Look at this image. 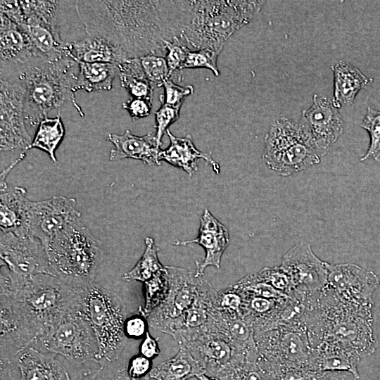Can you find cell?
Returning <instances> with one entry per match:
<instances>
[{"mask_svg": "<svg viewBox=\"0 0 380 380\" xmlns=\"http://www.w3.org/2000/svg\"><path fill=\"white\" fill-rule=\"evenodd\" d=\"M74 6L87 34L135 58L165 57L167 44L180 41L186 1L80 0Z\"/></svg>", "mask_w": 380, "mask_h": 380, "instance_id": "1", "label": "cell"}, {"mask_svg": "<svg viewBox=\"0 0 380 380\" xmlns=\"http://www.w3.org/2000/svg\"><path fill=\"white\" fill-rule=\"evenodd\" d=\"M85 287L41 274L1 295V349L15 357L34 347L65 315L83 310Z\"/></svg>", "mask_w": 380, "mask_h": 380, "instance_id": "2", "label": "cell"}, {"mask_svg": "<svg viewBox=\"0 0 380 380\" xmlns=\"http://www.w3.org/2000/svg\"><path fill=\"white\" fill-rule=\"evenodd\" d=\"M372 305L341 298L324 287L309 299L305 319L312 348L334 343L361 358L376 350Z\"/></svg>", "mask_w": 380, "mask_h": 380, "instance_id": "3", "label": "cell"}, {"mask_svg": "<svg viewBox=\"0 0 380 380\" xmlns=\"http://www.w3.org/2000/svg\"><path fill=\"white\" fill-rule=\"evenodd\" d=\"M19 77L25 89L24 113L30 126H38L48 113L70 101L80 116L84 113L76 101L79 64L65 56L56 59L32 56L18 63Z\"/></svg>", "mask_w": 380, "mask_h": 380, "instance_id": "4", "label": "cell"}, {"mask_svg": "<svg viewBox=\"0 0 380 380\" xmlns=\"http://www.w3.org/2000/svg\"><path fill=\"white\" fill-rule=\"evenodd\" d=\"M262 1H189L180 42L218 54L228 39L260 11Z\"/></svg>", "mask_w": 380, "mask_h": 380, "instance_id": "5", "label": "cell"}, {"mask_svg": "<svg viewBox=\"0 0 380 380\" xmlns=\"http://www.w3.org/2000/svg\"><path fill=\"white\" fill-rule=\"evenodd\" d=\"M46 251L56 277L77 287L94 283L102 258L101 243L80 221L59 233Z\"/></svg>", "mask_w": 380, "mask_h": 380, "instance_id": "6", "label": "cell"}, {"mask_svg": "<svg viewBox=\"0 0 380 380\" xmlns=\"http://www.w3.org/2000/svg\"><path fill=\"white\" fill-rule=\"evenodd\" d=\"M82 305L98 342L96 362L103 367L115 360L125 346V306L118 294L94 282L84 288Z\"/></svg>", "mask_w": 380, "mask_h": 380, "instance_id": "7", "label": "cell"}, {"mask_svg": "<svg viewBox=\"0 0 380 380\" xmlns=\"http://www.w3.org/2000/svg\"><path fill=\"white\" fill-rule=\"evenodd\" d=\"M0 148L1 158L11 156V167L22 160L32 140L25 127V89L19 77L18 63L1 62Z\"/></svg>", "mask_w": 380, "mask_h": 380, "instance_id": "8", "label": "cell"}, {"mask_svg": "<svg viewBox=\"0 0 380 380\" xmlns=\"http://www.w3.org/2000/svg\"><path fill=\"white\" fill-rule=\"evenodd\" d=\"M265 143L262 155L265 163L283 177L317 165L324 156L298 124L286 118L274 120L265 136Z\"/></svg>", "mask_w": 380, "mask_h": 380, "instance_id": "9", "label": "cell"}, {"mask_svg": "<svg viewBox=\"0 0 380 380\" xmlns=\"http://www.w3.org/2000/svg\"><path fill=\"white\" fill-rule=\"evenodd\" d=\"M0 258L2 291L17 289L38 274L55 276L46 250L29 234L1 232Z\"/></svg>", "mask_w": 380, "mask_h": 380, "instance_id": "10", "label": "cell"}, {"mask_svg": "<svg viewBox=\"0 0 380 380\" xmlns=\"http://www.w3.org/2000/svg\"><path fill=\"white\" fill-rule=\"evenodd\" d=\"M36 346L77 363L96 362L99 353L96 335L83 310L65 315Z\"/></svg>", "mask_w": 380, "mask_h": 380, "instance_id": "11", "label": "cell"}, {"mask_svg": "<svg viewBox=\"0 0 380 380\" xmlns=\"http://www.w3.org/2000/svg\"><path fill=\"white\" fill-rule=\"evenodd\" d=\"M261 356L268 362L310 370L312 348L305 324L255 332Z\"/></svg>", "mask_w": 380, "mask_h": 380, "instance_id": "12", "label": "cell"}, {"mask_svg": "<svg viewBox=\"0 0 380 380\" xmlns=\"http://www.w3.org/2000/svg\"><path fill=\"white\" fill-rule=\"evenodd\" d=\"M185 347L201 367L203 373L217 377L239 355L231 339L216 327L206 324L197 329H184L172 336Z\"/></svg>", "mask_w": 380, "mask_h": 380, "instance_id": "13", "label": "cell"}, {"mask_svg": "<svg viewBox=\"0 0 380 380\" xmlns=\"http://www.w3.org/2000/svg\"><path fill=\"white\" fill-rule=\"evenodd\" d=\"M170 291L165 300L146 318L148 326L172 336L182 328V315L195 302L201 277L186 269L165 266Z\"/></svg>", "mask_w": 380, "mask_h": 380, "instance_id": "14", "label": "cell"}, {"mask_svg": "<svg viewBox=\"0 0 380 380\" xmlns=\"http://www.w3.org/2000/svg\"><path fill=\"white\" fill-rule=\"evenodd\" d=\"M80 217L72 198L56 196L43 201L28 200L24 228L47 251L52 240L66 227L80 221Z\"/></svg>", "mask_w": 380, "mask_h": 380, "instance_id": "15", "label": "cell"}, {"mask_svg": "<svg viewBox=\"0 0 380 380\" xmlns=\"http://www.w3.org/2000/svg\"><path fill=\"white\" fill-rule=\"evenodd\" d=\"M326 262L312 251L311 246L300 241L282 257L280 267L289 274L294 296H310L321 291L327 281Z\"/></svg>", "mask_w": 380, "mask_h": 380, "instance_id": "16", "label": "cell"}, {"mask_svg": "<svg viewBox=\"0 0 380 380\" xmlns=\"http://www.w3.org/2000/svg\"><path fill=\"white\" fill-rule=\"evenodd\" d=\"M338 107L329 98L315 94L312 105L302 113L298 125L324 156L343 131Z\"/></svg>", "mask_w": 380, "mask_h": 380, "instance_id": "17", "label": "cell"}, {"mask_svg": "<svg viewBox=\"0 0 380 380\" xmlns=\"http://www.w3.org/2000/svg\"><path fill=\"white\" fill-rule=\"evenodd\" d=\"M326 288L342 299L373 305V293L379 284V279L374 272L352 263L326 262Z\"/></svg>", "mask_w": 380, "mask_h": 380, "instance_id": "18", "label": "cell"}, {"mask_svg": "<svg viewBox=\"0 0 380 380\" xmlns=\"http://www.w3.org/2000/svg\"><path fill=\"white\" fill-rule=\"evenodd\" d=\"M229 241V234L226 227L219 222L208 209H205L201 218L198 236L189 241L176 240L172 243L175 246H187L196 243L202 246L205 252L201 261H196L195 276L201 277L208 266L220 268L222 256Z\"/></svg>", "mask_w": 380, "mask_h": 380, "instance_id": "19", "label": "cell"}, {"mask_svg": "<svg viewBox=\"0 0 380 380\" xmlns=\"http://www.w3.org/2000/svg\"><path fill=\"white\" fill-rule=\"evenodd\" d=\"M107 140L114 146L109 155L111 161L132 158L151 166L160 165V145L152 133L137 136L127 129L121 134H108Z\"/></svg>", "mask_w": 380, "mask_h": 380, "instance_id": "20", "label": "cell"}, {"mask_svg": "<svg viewBox=\"0 0 380 380\" xmlns=\"http://www.w3.org/2000/svg\"><path fill=\"white\" fill-rule=\"evenodd\" d=\"M20 370L19 380H70L68 372L53 353L27 348L15 357Z\"/></svg>", "mask_w": 380, "mask_h": 380, "instance_id": "21", "label": "cell"}, {"mask_svg": "<svg viewBox=\"0 0 380 380\" xmlns=\"http://www.w3.org/2000/svg\"><path fill=\"white\" fill-rule=\"evenodd\" d=\"M170 138L169 146L160 150L159 160L184 170L191 177L198 170V159H203L210 164L216 173L220 170V165L211 156V153H204L198 151L194 146L192 137L187 134L184 137H177L173 135L169 129L166 132Z\"/></svg>", "mask_w": 380, "mask_h": 380, "instance_id": "22", "label": "cell"}, {"mask_svg": "<svg viewBox=\"0 0 380 380\" xmlns=\"http://www.w3.org/2000/svg\"><path fill=\"white\" fill-rule=\"evenodd\" d=\"M66 55L77 63H112L120 64L129 58L122 50L107 40L87 34L79 40L67 42Z\"/></svg>", "mask_w": 380, "mask_h": 380, "instance_id": "23", "label": "cell"}, {"mask_svg": "<svg viewBox=\"0 0 380 380\" xmlns=\"http://www.w3.org/2000/svg\"><path fill=\"white\" fill-rule=\"evenodd\" d=\"M361 357L356 353L334 343H322L312 348L310 370L341 372L360 379L357 365Z\"/></svg>", "mask_w": 380, "mask_h": 380, "instance_id": "24", "label": "cell"}, {"mask_svg": "<svg viewBox=\"0 0 380 380\" xmlns=\"http://www.w3.org/2000/svg\"><path fill=\"white\" fill-rule=\"evenodd\" d=\"M1 62L23 63L34 56L25 32L4 14L0 15Z\"/></svg>", "mask_w": 380, "mask_h": 380, "instance_id": "25", "label": "cell"}, {"mask_svg": "<svg viewBox=\"0 0 380 380\" xmlns=\"http://www.w3.org/2000/svg\"><path fill=\"white\" fill-rule=\"evenodd\" d=\"M334 73L333 102L338 108L353 103L358 92L373 81L350 63L340 61L331 66Z\"/></svg>", "mask_w": 380, "mask_h": 380, "instance_id": "26", "label": "cell"}, {"mask_svg": "<svg viewBox=\"0 0 380 380\" xmlns=\"http://www.w3.org/2000/svg\"><path fill=\"white\" fill-rule=\"evenodd\" d=\"M26 189L15 186L1 192L0 228L1 233L27 234L25 230L27 198Z\"/></svg>", "mask_w": 380, "mask_h": 380, "instance_id": "27", "label": "cell"}, {"mask_svg": "<svg viewBox=\"0 0 380 380\" xmlns=\"http://www.w3.org/2000/svg\"><path fill=\"white\" fill-rule=\"evenodd\" d=\"M203 371L191 353L184 346L172 357L153 367L151 379L155 380H188L203 374Z\"/></svg>", "mask_w": 380, "mask_h": 380, "instance_id": "28", "label": "cell"}, {"mask_svg": "<svg viewBox=\"0 0 380 380\" xmlns=\"http://www.w3.org/2000/svg\"><path fill=\"white\" fill-rule=\"evenodd\" d=\"M78 90L88 92L110 90L113 80L118 73V65L112 63H78Z\"/></svg>", "mask_w": 380, "mask_h": 380, "instance_id": "29", "label": "cell"}, {"mask_svg": "<svg viewBox=\"0 0 380 380\" xmlns=\"http://www.w3.org/2000/svg\"><path fill=\"white\" fill-rule=\"evenodd\" d=\"M121 85L132 98L153 100L154 87L146 77L139 58H129L118 65Z\"/></svg>", "mask_w": 380, "mask_h": 380, "instance_id": "30", "label": "cell"}, {"mask_svg": "<svg viewBox=\"0 0 380 380\" xmlns=\"http://www.w3.org/2000/svg\"><path fill=\"white\" fill-rule=\"evenodd\" d=\"M264 380H345L348 372H316L268 362L260 355Z\"/></svg>", "mask_w": 380, "mask_h": 380, "instance_id": "31", "label": "cell"}, {"mask_svg": "<svg viewBox=\"0 0 380 380\" xmlns=\"http://www.w3.org/2000/svg\"><path fill=\"white\" fill-rule=\"evenodd\" d=\"M65 135L61 114L54 118L46 117L38 125L30 149L38 148L49 154L51 160L57 162L55 152Z\"/></svg>", "mask_w": 380, "mask_h": 380, "instance_id": "32", "label": "cell"}, {"mask_svg": "<svg viewBox=\"0 0 380 380\" xmlns=\"http://www.w3.org/2000/svg\"><path fill=\"white\" fill-rule=\"evenodd\" d=\"M260 352L241 353L217 378L220 380H264Z\"/></svg>", "mask_w": 380, "mask_h": 380, "instance_id": "33", "label": "cell"}, {"mask_svg": "<svg viewBox=\"0 0 380 380\" xmlns=\"http://www.w3.org/2000/svg\"><path fill=\"white\" fill-rule=\"evenodd\" d=\"M144 306L138 312L146 317L167 298L170 291L169 274L166 267L143 283Z\"/></svg>", "mask_w": 380, "mask_h": 380, "instance_id": "34", "label": "cell"}, {"mask_svg": "<svg viewBox=\"0 0 380 380\" xmlns=\"http://www.w3.org/2000/svg\"><path fill=\"white\" fill-rule=\"evenodd\" d=\"M145 245V251L140 260L132 270L123 275L122 278L125 281H137L144 283L165 267L158 259V249L153 239L146 237Z\"/></svg>", "mask_w": 380, "mask_h": 380, "instance_id": "35", "label": "cell"}, {"mask_svg": "<svg viewBox=\"0 0 380 380\" xmlns=\"http://www.w3.org/2000/svg\"><path fill=\"white\" fill-rule=\"evenodd\" d=\"M213 308L224 318L246 317L244 294L234 284L224 289L217 291Z\"/></svg>", "mask_w": 380, "mask_h": 380, "instance_id": "36", "label": "cell"}, {"mask_svg": "<svg viewBox=\"0 0 380 380\" xmlns=\"http://www.w3.org/2000/svg\"><path fill=\"white\" fill-rule=\"evenodd\" d=\"M369 134L370 142L366 153L360 158L361 161L372 158L380 160V110L367 106L366 115L360 125Z\"/></svg>", "mask_w": 380, "mask_h": 380, "instance_id": "37", "label": "cell"}, {"mask_svg": "<svg viewBox=\"0 0 380 380\" xmlns=\"http://www.w3.org/2000/svg\"><path fill=\"white\" fill-rule=\"evenodd\" d=\"M139 60L146 77L154 88L163 87L165 81L171 79L165 56L150 54Z\"/></svg>", "mask_w": 380, "mask_h": 380, "instance_id": "38", "label": "cell"}, {"mask_svg": "<svg viewBox=\"0 0 380 380\" xmlns=\"http://www.w3.org/2000/svg\"><path fill=\"white\" fill-rule=\"evenodd\" d=\"M258 278L282 294L292 297L295 292L293 284L289 274L280 267H267L257 272Z\"/></svg>", "mask_w": 380, "mask_h": 380, "instance_id": "39", "label": "cell"}, {"mask_svg": "<svg viewBox=\"0 0 380 380\" xmlns=\"http://www.w3.org/2000/svg\"><path fill=\"white\" fill-rule=\"evenodd\" d=\"M234 285L246 293L268 298L281 300L289 297L279 292L268 284L260 280L258 278L257 273L245 276L235 282Z\"/></svg>", "mask_w": 380, "mask_h": 380, "instance_id": "40", "label": "cell"}, {"mask_svg": "<svg viewBox=\"0 0 380 380\" xmlns=\"http://www.w3.org/2000/svg\"><path fill=\"white\" fill-rule=\"evenodd\" d=\"M219 54L209 49L189 50L182 70L185 68H207L211 70L215 76H219L220 72L217 61Z\"/></svg>", "mask_w": 380, "mask_h": 380, "instance_id": "41", "label": "cell"}, {"mask_svg": "<svg viewBox=\"0 0 380 380\" xmlns=\"http://www.w3.org/2000/svg\"><path fill=\"white\" fill-rule=\"evenodd\" d=\"M180 108L181 107L162 103L159 109L155 113V127L156 129L155 135L160 146L162 144V137L167 132V127L179 119Z\"/></svg>", "mask_w": 380, "mask_h": 380, "instance_id": "42", "label": "cell"}, {"mask_svg": "<svg viewBox=\"0 0 380 380\" xmlns=\"http://www.w3.org/2000/svg\"><path fill=\"white\" fill-rule=\"evenodd\" d=\"M164 94L160 96L161 103L181 107L186 97L193 94L194 89L191 85L185 87L175 84L169 79L163 84Z\"/></svg>", "mask_w": 380, "mask_h": 380, "instance_id": "43", "label": "cell"}, {"mask_svg": "<svg viewBox=\"0 0 380 380\" xmlns=\"http://www.w3.org/2000/svg\"><path fill=\"white\" fill-rule=\"evenodd\" d=\"M189 49L185 47L179 39L169 43L166 46L165 59L170 71V78L176 75L179 78L180 72Z\"/></svg>", "mask_w": 380, "mask_h": 380, "instance_id": "44", "label": "cell"}, {"mask_svg": "<svg viewBox=\"0 0 380 380\" xmlns=\"http://www.w3.org/2000/svg\"><path fill=\"white\" fill-rule=\"evenodd\" d=\"M148 327L146 318L138 312L126 318L124 324L125 334L128 338H142L148 331Z\"/></svg>", "mask_w": 380, "mask_h": 380, "instance_id": "45", "label": "cell"}, {"mask_svg": "<svg viewBox=\"0 0 380 380\" xmlns=\"http://www.w3.org/2000/svg\"><path fill=\"white\" fill-rule=\"evenodd\" d=\"M122 108L127 110L132 119L135 121L149 115L152 108V101L131 98L122 103Z\"/></svg>", "mask_w": 380, "mask_h": 380, "instance_id": "46", "label": "cell"}, {"mask_svg": "<svg viewBox=\"0 0 380 380\" xmlns=\"http://www.w3.org/2000/svg\"><path fill=\"white\" fill-rule=\"evenodd\" d=\"M152 365V360L139 354L132 357L126 367L130 377L140 379L150 374L153 369Z\"/></svg>", "mask_w": 380, "mask_h": 380, "instance_id": "47", "label": "cell"}, {"mask_svg": "<svg viewBox=\"0 0 380 380\" xmlns=\"http://www.w3.org/2000/svg\"><path fill=\"white\" fill-rule=\"evenodd\" d=\"M160 353L158 338L153 337L147 331L139 346V354L146 358L153 360Z\"/></svg>", "mask_w": 380, "mask_h": 380, "instance_id": "48", "label": "cell"}, {"mask_svg": "<svg viewBox=\"0 0 380 380\" xmlns=\"http://www.w3.org/2000/svg\"><path fill=\"white\" fill-rule=\"evenodd\" d=\"M111 380H151L150 374L140 379L130 377L127 372L126 366L120 367Z\"/></svg>", "mask_w": 380, "mask_h": 380, "instance_id": "49", "label": "cell"}, {"mask_svg": "<svg viewBox=\"0 0 380 380\" xmlns=\"http://www.w3.org/2000/svg\"><path fill=\"white\" fill-rule=\"evenodd\" d=\"M99 370H97L96 372H93L91 371L85 372L83 374L82 380H96V376L99 374Z\"/></svg>", "mask_w": 380, "mask_h": 380, "instance_id": "50", "label": "cell"}, {"mask_svg": "<svg viewBox=\"0 0 380 380\" xmlns=\"http://www.w3.org/2000/svg\"><path fill=\"white\" fill-rule=\"evenodd\" d=\"M196 377L198 380H220V379L217 377L211 376L204 373L198 374Z\"/></svg>", "mask_w": 380, "mask_h": 380, "instance_id": "51", "label": "cell"}]
</instances>
